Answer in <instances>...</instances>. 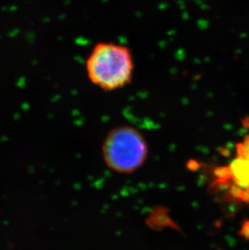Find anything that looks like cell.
Returning a JSON list of instances; mask_svg holds the SVG:
<instances>
[{
	"mask_svg": "<svg viewBox=\"0 0 249 250\" xmlns=\"http://www.w3.org/2000/svg\"><path fill=\"white\" fill-rule=\"evenodd\" d=\"M90 82L105 92L122 89L131 83L134 60L126 45L99 42L92 48L85 62Z\"/></svg>",
	"mask_w": 249,
	"mask_h": 250,
	"instance_id": "cell-1",
	"label": "cell"
},
{
	"mask_svg": "<svg viewBox=\"0 0 249 250\" xmlns=\"http://www.w3.org/2000/svg\"><path fill=\"white\" fill-rule=\"evenodd\" d=\"M105 163L115 172L129 173L144 164L147 146L144 137L134 128H117L112 130L103 146Z\"/></svg>",
	"mask_w": 249,
	"mask_h": 250,
	"instance_id": "cell-2",
	"label": "cell"
},
{
	"mask_svg": "<svg viewBox=\"0 0 249 250\" xmlns=\"http://www.w3.org/2000/svg\"><path fill=\"white\" fill-rule=\"evenodd\" d=\"M218 187L231 199L249 204V161L236 155L229 165L215 172Z\"/></svg>",
	"mask_w": 249,
	"mask_h": 250,
	"instance_id": "cell-3",
	"label": "cell"
},
{
	"mask_svg": "<svg viewBox=\"0 0 249 250\" xmlns=\"http://www.w3.org/2000/svg\"><path fill=\"white\" fill-rule=\"evenodd\" d=\"M236 155L242 156L249 161V134L246 135L242 141L236 145Z\"/></svg>",
	"mask_w": 249,
	"mask_h": 250,
	"instance_id": "cell-4",
	"label": "cell"
}]
</instances>
